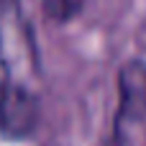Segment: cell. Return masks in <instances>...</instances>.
<instances>
[{
  "instance_id": "1",
  "label": "cell",
  "mask_w": 146,
  "mask_h": 146,
  "mask_svg": "<svg viewBox=\"0 0 146 146\" xmlns=\"http://www.w3.org/2000/svg\"><path fill=\"white\" fill-rule=\"evenodd\" d=\"M41 46L23 0H0V139L28 141L41 126Z\"/></svg>"
},
{
  "instance_id": "3",
  "label": "cell",
  "mask_w": 146,
  "mask_h": 146,
  "mask_svg": "<svg viewBox=\"0 0 146 146\" xmlns=\"http://www.w3.org/2000/svg\"><path fill=\"white\" fill-rule=\"evenodd\" d=\"M38 5H41V15L49 23L69 26L85 13L87 0H38Z\"/></svg>"
},
{
  "instance_id": "2",
  "label": "cell",
  "mask_w": 146,
  "mask_h": 146,
  "mask_svg": "<svg viewBox=\"0 0 146 146\" xmlns=\"http://www.w3.org/2000/svg\"><path fill=\"white\" fill-rule=\"evenodd\" d=\"M115 92L118 105L110 123V144L126 146L128 133L146 123V59L128 56L115 69Z\"/></svg>"
}]
</instances>
